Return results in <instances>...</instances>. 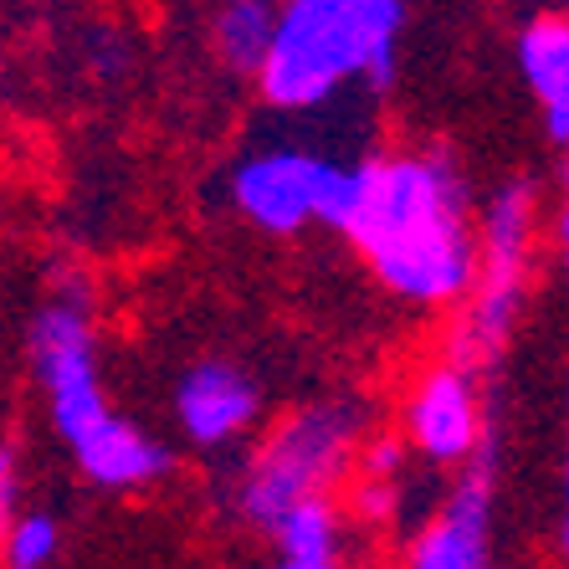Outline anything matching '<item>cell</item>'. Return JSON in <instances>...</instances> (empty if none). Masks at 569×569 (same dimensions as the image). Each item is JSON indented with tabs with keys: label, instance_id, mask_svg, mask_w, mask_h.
Wrapping results in <instances>:
<instances>
[{
	"label": "cell",
	"instance_id": "obj_10",
	"mask_svg": "<svg viewBox=\"0 0 569 569\" xmlns=\"http://www.w3.org/2000/svg\"><path fill=\"white\" fill-rule=\"evenodd\" d=\"M67 451H72L78 472L103 492H139L174 472V451L149 437L144 426L123 421V416H108L93 437H82Z\"/></svg>",
	"mask_w": 569,
	"mask_h": 569
},
{
	"label": "cell",
	"instance_id": "obj_21",
	"mask_svg": "<svg viewBox=\"0 0 569 569\" xmlns=\"http://www.w3.org/2000/svg\"><path fill=\"white\" fill-rule=\"evenodd\" d=\"M565 498H569V447H565Z\"/></svg>",
	"mask_w": 569,
	"mask_h": 569
},
{
	"label": "cell",
	"instance_id": "obj_5",
	"mask_svg": "<svg viewBox=\"0 0 569 569\" xmlns=\"http://www.w3.org/2000/svg\"><path fill=\"white\" fill-rule=\"evenodd\" d=\"M31 370L47 396L57 437L78 447L108 421L103 375H98V333H93V288L82 272H62L52 292L37 303L27 329Z\"/></svg>",
	"mask_w": 569,
	"mask_h": 569
},
{
	"label": "cell",
	"instance_id": "obj_15",
	"mask_svg": "<svg viewBox=\"0 0 569 569\" xmlns=\"http://www.w3.org/2000/svg\"><path fill=\"white\" fill-rule=\"evenodd\" d=\"M406 457H411V447H406V437H390V431H380V437H365V447H359V477L365 482H400V472H406Z\"/></svg>",
	"mask_w": 569,
	"mask_h": 569
},
{
	"label": "cell",
	"instance_id": "obj_3",
	"mask_svg": "<svg viewBox=\"0 0 569 569\" xmlns=\"http://www.w3.org/2000/svg\"><path fill=\"white\" fill-rule=\"evenodd\" d=\"M533 226H539V186L529 174H513L508 186H498V196L482 211V226H477V282L447 333L451 370L477 380L508 349L523 292H529Z\"/></svg>",
	"mask_w": 569,
	"mask_h": 569
},
{
	"label": "cell",
	"instance_id": "obj_6",
	"mask_svg": "<svg viewBox=\"0 0 569 569\" xmlns=\"http://www.w3.org/2000/svg\"><path fill=\"white\" fill-rule=\"evenodd\" d=\"M492 492H498V441H482L457 472L447 503L406 543V569H492Z\"/></svg>",
	"mask_w": 569,
	"mask_h": 569
},
{
	"label": "cell",
	"instance_id": "obj_20",
	"mask_svg": "<svg viewBox=\"0 0 569 569\" xmlns=\"http://www.w3.org/2000/svg\"><path fill=\"white\" fill-rule=\"evenodd\" d=\"M278 569H339V565H278Z\"/></svg>",
	"mask_w": 569,
	"mask_h": 569
},
{
	"label": "cell",
	"instance_id": "obj_1",
	"mask_svg": "<svg viewBox=\"0 0 569 569\" xmlns=\"http://www.w3.org/2000/svg\"><path fill=\"white\" fill-rule=\"evenodd\" d=\"M339 237H349L385 292L416 308L467 303L477 282L472 186L451 149L359 159Z\"/></svg>",
	"mask_w": 569,
	"mask_h": 569
},
{
	"label": "cell",
	"instance_id": "obj_22",
	"mask_svg": "<svg viewBox=\"0 0 569 569\" xmlns=\"http://www.w3.org/2000/svg\"><path fill=\"white\" fill-rule=\"evenodd\" d=\"M565 267H569V252H565Z\"/></svg>",
	"mask_w": 569,
	"mask_h": 569
},
{
	"label": "cell",
	"instance_id": "obj_7",
	"mask_svg": "<svg viewBox=\"0 0 569 569\" xmlns=\"http://www.w3.org/2000/svg\"><path fill=\"white\" fill-rule=\"evenodd\" d=\"M329 164L333 159H318L298 144L257 149L231 170V206L267 237H298L318 221Z\"/></svg>",
	"mask_w": 569,
	"mask_h": 569
},
{
	"label": "cell",
	"instance_id": "obj_18",
	"mask_svg": "<svg viewBox=\"0 0 569 569\" xmlns=\"http://www.w3.org/2000/svg\"><path fill=\"white\" fill-rule=\"evenodd\" d=\"M555 241L569 252V164H565V206H559V216H555Z\"/></svg>",
	"mask_w": 569,
	"mask_h": 569
},
{
	"label": "cell",
	"instance_id": "obj_4",
	"mask_svg": "<svg viewBox=\"0 0 569 569\" xmlns=\"http://www.w3.org/2000/svg\"><path fill=\"white\" fill-rule=\"evenodd\" d=\"M365 447V406L349 396L313 400L303 411L282 416L237 482V513L257 529H272L292 503L329 498L355 467Z\"/></svg>",
	"mask_w": 569,
	"mask_h": 569
},
{
	"label": "cell",
	"instance_id": "obj_9",
	"mask_svg": "<svg viewBox=\"0 0 569 569\" xmlns=\"http://www.w3.org/2000/svg\"><path fill=\"white\" fill-rule=\"evenodd\" d=\"M262 416V385L231 359H196L174 385V421L190 447L221 451Z\"/></svg>",
	"mask_w": 569,
	"mask_h": 569
},
{
	"label": "cell",
	"instance_id": "obj_13",
	"mask_svg": "<svg viewBox=\"0 0 569 569\" xmlns=\"http://www.w3.org/2000/svg\"><path fill=\"white\" fill-rule=\"evenodd\" d=\"M272 21H278V6H267V0H231V6L216 11L211 41L226 72H237V78H257L262 72Z\"/></svg>",
	"mask_w": 569,
	"mask_h": 569
},
{
	"label": "cell",
	"instance_id": "obj_16",
	"mask_svg": "<svg viewBox=\"0 0 569 569\" xmlns=\"http://www.w3.org/2000/svg\"><path fill=\"white\" fill-rule=\"evenodd\" d=\"M396 492L400 482H349V513L365 518V523H385V518L396 513Z\"/></svg>",
	"mask_w": 569,
	"mask_h": 569
},
{
	"label": "cell",
	"instance_id": "obj_12",
	"mask_svg": "<svg viewBox=\"0 0 569 569\" xmlns=\"http://www.w3.org/2000/svg\"><path fill=\"white\" fill-rule=\"evenodd\" d=\"M282 565H333L339 559V539H345V513L333 508V498H303L272 523Z\"/></svg>",
	"mask_w": 569,
	"mask_h": 569
},
{
	"label": "cell",
	"instance_id": "obj_8",
	"mask_svg": "<svg viewBox=\"0 0 569 569\" xmlns=\"http://www.w3.org/2000/svg\"><path fill=\"white\" fill-rule=\"evenodd\" d=\"M482 441H488V416L472 375L451 370L447 359L416 375L406 396V447L421 451L431 467H467Z\"/></svg>",
	"mask_w": 569,
	"mask_h": 569
},
{
	"label": "cell",
	"instance_id": "obj_17",
	"mask_svg": "<svg viewBox=\"0 0 569 569\" xmlns=\"http://www.w3.org/2000/svg\"><path fill=\"white\" fill-rule=\"evenodd\" d=\"M11 503H16V451L0 447V543L11 529Z\"/></svg>",
	"mask_w": 569,
	"mask_h": 569
},
{
	"label": "cell",
	"instance_id": "obj_14",
	"mask_svg": "<svg viewBox=\"0 0 569 569\" xmlns=\"http://www.w3.org/2000/svg\"><path fill=\"white\" fill-rule=\"evenodd\" d=\"M57 543H62V529L52 513H21L6 529L0 559H6V569H47L57 559Z\"/></svg>",
	"mask_w": 569,
	"mask_h": 569
},
{
	"label": "cell",
	"instance_id": "obj_2",
	"mask_svg": "<svg viewBox=\"0 0 569 569\" xmlns=\"http://www.w3.org/2000/svg\"><path fill=\"white\" fill-rule=\"evenodd\" d=\"M400 0H288L278 6L257 88L282 113L329 103L349 78L390 93L400 78Z\"/></svg>",
	"mask_w": 569,
	"mask_h": 569
},
{
	"label": "cell",
	"instance_id": "obj_11",
	"mask_svg": "<svg viewBox=\"0 0 569 569\" xmlns=\"http://www.w3.org/2000/svg\"><path fill=\"white\" fill-rule=\"evenodd\" d=\"M518 72L539 98L543 139L555 149H569V16L543 11L529 16L518 31Z\"/></svg>",
	"mask_w": 569,
	"mask_h": 569
},
{
	"label": "cell",
	"instance_id": "obj_19",
	"mask_svg": "<svg viewBox=\"0 0 569 569\" xmlns=\"http://www.w3.org/2000/svg\"><path fill=\"white\" fill-rule=\"evenodd\" d=\"M559 549H565V559H569V518H565V529H559Z\"/></svg>",
	"mask_w": 569,
	"mask_h": 569
}]
</instances>
